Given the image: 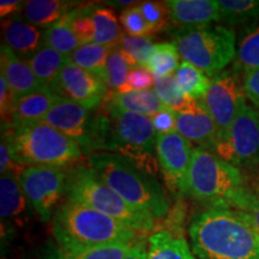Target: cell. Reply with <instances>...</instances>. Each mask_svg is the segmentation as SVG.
<instances>
[{"mask_svg":"<svg viewBox=\"0 0 259 259\" xmlns=\"http://www.w3.org/2000/svg\"><path fill=\"white\" fill-rule=\"evenodd\" d=\"M92 5L77 6L74 10L72 29L80 45L94 44L95 37V25L92 18Z\"/></svg>","mask_w":259,"mask_h":259,"instance_id":"obj_37","label":"cell"},{"mask_svg":"<svg viewBox=\"0 0 259 259\" xmlns=\"http://www.w3.org/2000/svg\"><path fill=\"white\" fill-rule=\"evenodd\" d=\"M17 164L65 167L76 162L83 151L72 139L45 121L17 128H3Z\"/></svg>","mask_w":259,"mask_h":259,"instance_id":"obj_7","label":"cell"},{"mask_svg":"<svg viewBox=\"0 0 259 259\" xmlns=\"http://www.w3.org/2000/svg\"><path fill=\"white\" fill-rule=\"evenodd\" d=\"M17 177L29 205L42 221H50L66 194L67 174L58 167L29 166L19 170Z\"/></svg>","mask_w":259,"mask_h":259,"instance_id":"obj_10","label":"cell"},{"mask_svg":"<svg viewBox=\"0 0 259 259\" xmlns=\"http://www.w3.org/2000/svg\"><path fill=\"white\" fill-rule=\"evenodd\" d=\"M42 121L76 142L83 153L95 151L97 115H93L90 109L61 97Z\"/></svg>","mask_w":259,"mask_h":259,"instance_id":"obj_12","label":"cell"},{"mask_svg":"<svg viewBox=\"0 0 259 259\" xmlns=\"http://www.w3.org/2000/svg\"><path fill=\"white\" fill-rule=\"evenodd\" d=\"M111 52V48L100 46V45H80L70 56V61L76 64L77 66L96 74L105 82L106 64Z\"/></svg>","mask_w":259,"mask_h":259,"instance_id":"obj_31","label":"cell"},{"mask_svg":"<svg viewBox=\"0 0 259 259\" xmlns=\"http://www.w3.org/2000/svg\"><path fill=\"white\" fill-rule=\"evenodd\" d=\"M220 23L250 24L259 19V0H220Z\"/></svg>","mask_w":259,"mask_h":259,"instance_id":"obj_30","label":"cell"},{"mask_svg":"<svg viewBox=\"0 0 259 259\" xmlns=\"http://www.w3.org/2000/svg\"><path fill=\"white\" fill-rule=\"evenodd\" d=\"M156 137L148 116L107 105L103 113L97 114L96 150L120 155L153 177L158 171Z\"/></svg>","mask_w":259,"mask_h":259,"instance_id":"obj_2","label":"cell"},{"mask_svg":"<svg viewBox=\"0 0 259 259\" xmlns=\"http://www.w3.org/2000/svg\"><path fill=\"white\" fill-rule=\"evenodd\" d=\"M155 87V77L147 67L137 66L130 71L126 84L118 94H125L130 92H143Z\"/></svg>","mask_w":259,"mask_h":259,"instance_id":"obj_40","label":"cell"},{"mask_svg":"<svg viewBox=\"0 0 259 259\" xmlns=\"http://www.w3.org/2000/svg\"><path fill=\"white\" fill-rule=\"evenodd\" d=\"M248 185L241 169L203 149H193L186 194L210 208L232 209Z\"/></svg>","mask_w":259,"mask_h":259,"instance_id":"obj_5","label":"cell"},{"mask_svg":"<svg viewBox=\"0 0 259 259\" xmlns=\"http://www.w3.org/2000/svg\"><path fill=\"white\" fill-rule=\"evenodd\" d=\"M211 153L239 169L259 166V112L246 105Z\"/></svg>","mask_w":259,"mask_h":259,"instance_id":"obj_9","label":"cell"},{"mask_svg":"<svg viewBox=\"0 0 259 259\" xmlns=\"http://www.w3.org/2000/svg\"><path fill=\"white\" fill-rule=\"evenodd\" d=\"M177 132L198 149L211 153L219 139V130L199 100L185 112H177Z\"/></svg>","mask_w":259,"mask_h":259,"instance_id":"obj_15","label":"cell"},{"mask_svg":"<svg viewBox=\"0 0 259 259\" xmlns=\"http://www.w3.org/2000/svg\"><path fill=\"white\" fill-rule=\"evenodd\" d=\"M66 197L116 220L137 234H149L155 228L150 212L126 202L89 167L78 166L67 174Z\"/></svg>","mask_w":259,"mask_h":259,"instance_id":"obj_6","label":"cell"},{"mask_svg":"<svg viewBox=\"0 0 259 259\" xmlns=\"http://www.w3.org/2000/svg\"><path fill=\"white\" fill-rule=\"evenodd\" d=\"M199 101L218 126L219 138L222 137L241 109L247 105L240 74L233 71H223L212 77L209 90Z\"/></svg>","mask_w":259,"mask_h":259,"instance_id":"obj_11","label":"cell"},{"mask_svg":"<svg viewBox=\"0 0 259 259\" xmlns=\"http://www.w3.org/2000/svg\"><path fill=\"white\" fill-rule=\"evenodd\" d=\"M138 6L147 23L153 29L154 34L168 28L171 21L169 10L164 2H142Z\"/></svg>","mask_w":259,"mask_h":259,"instance_id":"obj_36","label":"cell"},{"mask_svg":"<svg viewBox=\"0 0 259 259\" xmlns=\"http://www.w3.org/2000/svg\"><path fill=\"white\" fill-rule=\"evenodd\" d=\"M29 205L18 177L12 171L2 174L0 178V216L2 221H15L24 215Z\"/></svg>","mask_w":259,"mask_h":259,"instance_id":"obj_24","label":"cell"},{"mask_svg":"<svg viewBox=\"0 0 259 259\" xmlns=\"http://www.w3.org/2000/svg\"><path fill=\"white\" fill-rule=\"evenodd\" d=\"M176 78L184 92L194 100H202L211 84L209 76L187 61H181L176 72Z\"/></svg>","mask_w":259,"mask_h":259,"instance_id":"obj_34","label":"cell"},{"mask_svg":"<svg viewBox=\"0 0 259 259\" xmlns=\"http://www.w3.org/2000/svg\"><path fill=\"white\" fill-rule=\"evenodd\" d=\"M92 18L95 25L94 44L111 50L120 47L125 34H122L114 12L105 6L93 4Z\"/></svg>","mask_w":259,"mask_h":259,"instance_id":"obj_26","label":"cell"},{"mask_svg":"<svg viewBox=\"0 0 259 259\" xmlns=\"http://www.w3.org/2000/svg\"><path fill=\"white\" fill-rule=\"evenodd\" d=\"M53 235L64 250L135 244L137 233L116 220L73 199L58 206L53 216Z\"/></svg>","mask_w":259,"mask_h":259,"instance_id":"obj_3","label":"cell"},{"mask_svg":"<svg viewBox=\"0 0 259 259\" xmlns=\"http://www.w3.org/2000/svg\"><path fill=\"white\" fill-rule=\"evenodd\" d=\"M137 66L134 58L121 47L112 50L107 59L105 74V84L108 89V94H118L120 92L126 84L130 71Z\"/></svg>","mask_w":259,"mask_h":259,"instance_id":"obj_28","label":"cell"},{"mask_svg":"<svg viewBox=\"0 0 259 259\" xmlns=\"http://www.w3.org/2000/svg\"><path fill=\"white\" fill-rule=\"evenodd\" d=\"M23 2H15V0H2L0 2V16L2 18L8 17L9 15L17 14L21 9H23Z\"/></svg>","mask_w":259,"mask_h":259,"instance_id":"obj_44","label":"cell"},{"mask_svg":"<svg viewBox=\"0 0 259 259\" xmlns=\"http://www.w3.org/2000/svg\"><path fill=\"white\" fill-rule=\"evenodd\" d=\"M73 8H76V3L73 2L29 0L24 2V6L19 16L35 27L48 29Z\"/></svg>","mask_w":259,"mask_h":259,"instance_id":"obj_21","label":"cell"},{"mask_svg":"<svg viewBox=\"0 0 259 259\" xmlns=\"http://www.w3.org/2000/svg\"><path fill=\"white\" fill-rule=\"evenodd\" d=\"M251 187H252V189H253V190L258 191V192H259V176L257 177V179H255L253 186H251Z\"/></svg>","mask_w":259,"mask_h":259,"instance_id":"obj_47","label":"cell"},{"mask_svg":"<svg viewBox=\"0 0 259 259\" xmlns=\"http://www.w3.org/2000/svg\"><path fill=\"white\" fill-rule=\"evenodd\" d=\"M4 45L21 59L29 60L44 45V35L40 28L25 22L19 15L3 22Z\"/></svg>","mask_w":259,"mask_h":259,"instance_id":"obj_16","label":"cell"},{"mask_svg":"<svg viewBox=\"0 0 259 259\" xmlns=\"http://www.w3.org/2000/svg\"><path fill=\"white\" fill-rule=\"evenodd\" d=\"M180 54L176 45L163 42L155 46L147 69L150 71L155 78H162L177 72L180 64Z\"/></svg>","mask_w":259,"mask_h":259,"instance_id":"obj_33","label":"cell"},{"mask_svg":"<svg viewBox=\"0 0 259 259\" xmlns=\"http://www.w3.org/2000/svg\"><path fill=\"white\" fill-rule=\"evenodd\" d=\"M106 4L113 8H131V6L139 4V2H134V0H115V2H106Z\"/></svg>","mask_w":259,"mask_h":259,"instance_id":"obj_46","label":"cell"},{"mask_svg":"<svg viewBox=\"0 0 259 259\" xmlns=\"http://www.w3.org/2000/svg\"><path fill=\"white\" fill-rule=\"evenodd\" d=\"M138 5L139 4L125 9L121 12V25L124 27L126 32H127V35H131V36L149 37L150 35L154 34V31L144 19Z\"/></svg>","mask_w":259,"mask_h":259,"instance_id":"obj_39","label":"cell"},{"mask_svg":"<svg viewBox=\"0 0 259 259\" xmlns=\"http://www.w3.org/2000/svg\"><path fill=\"white\" fill-rule=\"evenodd\" d=\"M124 259H148V248L143 241H136Z\"/></svg>","mask_w":259,"mask_h":259,"instance_id":"obj_45","label":"cell"},{"mask_svg":"<svg viewBox=\"0 0 259 259\" xmlns=\"http://www.w3.org/2000/svg\"><path fill=\"white\" fill-rule=\"evenodd\" d=\"M189 234L198 259H259V232L232 209L210 208L196 213Z\"/></svg>","mask_w":259,"mask_h":259,"instance_id":"obj_1","label":"cell"},{"mask_svg":"<svg viewBox=\"0 0 259 259\" xmlns=\"http://www.w3.org/2000/svg\"><path fill=\"white\" fill-rule=\"evenodd\" d=\"M246 99L259 108V69L251 71L242 77Z\"/></svg>","mask_w":259,"mask_h":259,"instance_id":"obj_42","label":"cell"},{"mask_svg":"<svg viewBox=\"0 0 259 259\" xmlns=\"http://www.w3.org/2000/svg\"><path fill=\"white\" fill-rule=\"evenodd\" d=\"M89 168L103 183L120 194L136 208L163 218L169 209V199L156 177L141 170L118 154L95 153L88 158Z\"/></svg>","mask_w":259,"mask_h":259,"instance_id":"obj_4","label":"cell"},{"mask_svg":"<svg viewBox=\"0 0 259 259\" xmlns=\"http://www.w3.org/2000/svg\"><path fill=\"white\" fill-rule=\"evenodd\" d=\"M259 69V19L247 24L239 34L236 41L234 70L242 74Z\"/></svg>","mask_w":259,"mask_h":259,"instance_id":"obj_23","label":"cell"},{"mask_svg":"<svg viewBox=\"0 0 259 259\" xmlns=\"http://www.w3.org/2000/svg\"><path fill=\"white\" fill-rule=\"evenodd\" d=\"M171 36L183 61L192 64L210 78L223 72L235 59V31L227 25L181 27Z\"/></svg>","mask_w":259,"mask_h":259,"instance_id":"obj_8","label":"cell"},{"mask_svg":"<svg viewBox=\"0 0 259 259\" xmlns=\"http://www.w3.org/2000/svg\"><path fill=\"white\" fill-rule=\"evenodd\" d=\"M60 99L59 95L50 89L36 90L21 97L14 105L11 125L9 128H17L32 122L42 121L52 107Z\"/></svg>","mask_w":259,"mask_h":259,"instance_id":"obj_19","label":"cell"},{"mask_svg":"<svg viewBox=\"0 0 259 259\" xmlns=\"http://www.w3.org/2000/svg\"><path fill=\"white\" fill-rule=\"evenodd\" d=\"M170 21L181 27L220 23V6L216 0H167Z\"/></svg>","mask_w":259,"mask_h":259,"instance_id":"obj_18","label":"cell"},{"mask_svg":"<svg viewBox=\"0 0 259 259\" xmlns=\"http://www.w3.org/2000/svg\"><path fill=\"white\" fill-rule=\"evenodd\" d=\"M132 245L113 244L80 250H64L57 246L48 252L46 259H124Z\"/></svg>","mask_w":259,"mask_h":259,"instance_id":"obj_29","label":"cell"},{"mask_svg":"<svg viewBox=\"0 0 259 259\" xmlns=\"http://www.w3.org/2000/svg\"><path fill=\"white\" fill-rule=\"evenodd\" d=\"M16 162L12 157V151L11 147H10L8 138L2 132V145H0V171L2 174L8 173V171H12L15 173Z\"/></svg>","mask_w":259,"mask_h":259,"instance_id":"obj_43","label":"cell"},{"mask_svg":"<svg viewBox=\"0 0 259 259\" xmlns=\"http://www.w3.org/2000/svg\"><path fill=\"white\" fill-rule=\"evenodd\" d=\"M105 105L114 107L124 112H131L148 118H153L164 106L155 89L125 94H108Z\"/></svg>","mask_w":259,"mask_h":259,"instance_id":"obj_20","label":"cell"},{"mask_svg":"<svg viewBox=\"0 0 259 259\" xmlns=\"http://www.w3.org/2000/svg\"><path fill=\"white\" fill-rule=\"evenodd\" d=\"M154 89L163 105L178 113L187 111L196 102V100L184 92L173 74L162 78H155Z\"/></svg>","mask_w":259,"mask_h":259,"instance_id":"obj_32","label":"cell"},{"mask_svg":"<svg viewBox=\"0 0 259 259\" xmlns=\"http://www.w3.org/2000/svg\"><path fill=\"white\" fill-rule=\"evenodd\" d=\"M232 210L239 212L250 225L259 232V192L248 186L244 193L236 199Z\"/></svg>","mask_w":259,"mask_h":259,"instance_id":"obj_38","label":"cell"},{"mask_svg":"<svg viewBox=\"0 0 259 259\" xmlns=\"http://www.w3.org/2000/svg\"><path fill=\"white\" fill-rule=\"evenodd\" d=\"M148 244V259H196L185 238L168 231L153 233Z\"/></svg>","mask_w":259,"mask_h":259,"instance_id":"obj_25","label":"cell"},{"mask_svg":"<svg viewBox=\"0 0 259 259\" xmlns=\"http://www.w3.org/2000/svg\"><path fill=\"white\" fill-rule=\"evenodd\" d=\"M192 145L178 132L157 135L156 154L161 173L170 191L184 194L187 190V177L191 160Z\"/></svg>","mask_w":259,"mask_h":259,"instance_id":"obj_13","label":"cell"},{"mask_svg":"<svg viewBox=\"0 0 259 259\" xmlns=\"http://www.w3.org/2000/svg\"><path fill=\"white\" fill-rule=\"evenodd\" d=\"M76 8L70 10L57 23L46 29L44 35V45L53 48L66 57H70L80 46L78 38L74 35L72 29V21Z\"/></svg>","mask_w":259,"mask_h":259,"instance_id":"obj_27","label":"cell"},{"mask_svg":"<svg viewBox=\"0 0 259 259\" xmlns=\"http://www.w3.org/2000/svg\"><path fill=\"white\" fill-rule=\"evenodd\" d=\"M0 67L2 74H4L8 80L15 102L28 94L44 89L28 61L21 59L5 45H3L0 50Z\"/></svg>","mask_w":259,"mask_h":259,"instance_id":"obj_17","label":"cell"},{"mask_svg":"<svg viewBox=\"0 0 259 259\" xmlns=\"http://www.w3.org/2000/svg\"><path fill=\"white\" fill-rule=\"evenodd\" d=\"M156 45L149 37L124 35L120 47L134 58L138 66L147 67Z\"/></svg>","mask_w":259,"mask_h":259,"instance_id":"obj_35","label":"cell"},{"mask_svg":"<svg viewBox=\"0 0 259 259\" xmlns=\"http://www.w3.org/2000/svg\"><path fill=\"white\" fill-rule=\"evenodd\" d=\"M51 90L87 109L96 108L108 95V89L100 77L71 61L65 65Z\"/></svg>","mask_w":259,"mask_h":259,"instance_id":"obj_14","label":"cell"},{"mask_svg":"<svg viewBox=\"0 0 259 259\" xmlns=\"http://www.w3.org/2000/svg\"><path fill=\"white\" fill-rule=\"evenodd\" d=\"M157 135H167L177 131V112L164 106L151 118Z\"/></svg>","mask_w":259,"mask_h":259,"instance_id":"obj_41","label":"cell"},{"mask_svg":"<svg viewBox=\"0 0 259 259\" xmlns=\"http://www.w3.org/2000/svg\"><path fill=\"white\" fill-rule=\"evenodd\" d=\"M69 61L70 57L64 56L46 45H42L40 50L28 60V64L42 88L51 90L61 70Z\"/></svg>","mask_w":259,"mask_h":259,"instance_id":"obj_22","label":"cell"}]
</instances>
